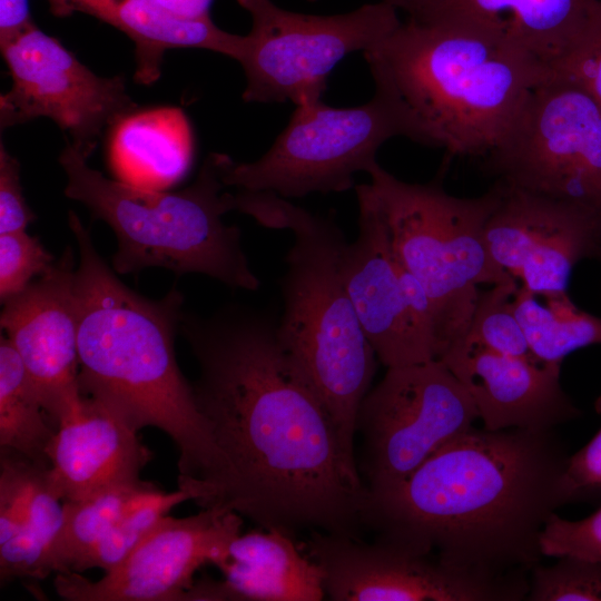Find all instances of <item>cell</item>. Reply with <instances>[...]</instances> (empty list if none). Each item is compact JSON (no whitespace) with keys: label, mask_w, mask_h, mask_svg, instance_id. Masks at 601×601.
<instances>
[{"label":"cell","mask_w":601,"mask_h":601,"mask_svg":"<svg viewBox=\"0 0 601 601\" xmlns=\"http://www.w3.org/2000/svg\"><path fill=\"white\" fill-rule=\"evenodd\" d=\"M277 323L242 306L180 317L199 368L195 401L227 463L210 506L295 540L304 531L362 538L367 487Z\"/></svg>","instance_id":"cell-1"},{"label":"cell","mask_w":601,"mask_h":601,"mask_svg":"<svg viewBox=\"0 0 601 601\" xmlns=\"http://www.w3.org/2000/svg\"><path fill=\"white\" fill-rule=\"evenodd\" d=\"M569 455L553 430L472 427L398 485L368 492L365 529L459 569L530 573L546 521L569 503Z\"/></svg>","instance_id":"cell-2"},{"label":"cell","mask_w":601,"mask_h":601,"mask_svg":"<svg viewBox=\"0 0 601 601\" xmlns=\"http://www.w3.org/2000/svg\"><path fill=\"white\" fill-rule=\"evenodd\" d=\"M68 224L79 252L80 392L112 406L137 432L154 426L170 436L179 451L178 489L205 504L220 490L227 463L176 359L183 295L174 288L152 300L135 293L101 258L73 211Z\"/></svg>","instance_id":"cell-3"},{"label":"cell","mask_w":601,"mask_h":601,"mask_svg":"<svg viewBox=\"0 0 601 601\" xmlns=\"http://www.w3.org/2000/svg\"><path fill=\"white\" fill-rule=\"evenodd\" d=\"M375 89L401 110L408 139L485 157L553 70L464 28L407 18L363 52Z\"/></svg>","instance_id":"cell-4"},{"label":"cell","mask_w":601,"mask_h":601,"mask_svg":"<svg viewBox=\"0 0 601 601\" xmlns=\"http://www.w3.org/2000/svg\"><path fill=\"white\" fill-rule=\"evenodd\" d=\"M233 199L235 210L294 235L282 279L279 338L331 416L348 470L361 477L354 454L356 418L378 358L343 278L344 233L333 218L313 214L275 193L238 189Z\"/></svg>","instance_id":"cell-5"},{"label":"cell","mask_w":601,"mask_h":601,"mask_svg":"<svg viewBox=\"0 0 601 601\" xmlns=\"http://www.w3.org/2000/svg\"><path fill=\"white\" fill-rule=\"evenodd\" d=\"M69 141L59 156L67 197L85 205L117 238L119 274L162 267L204 274L234 288L257 290L260 282L243 250L240 230L223 216L234 210L221 177L220 152L204 160L193 184L177 191L132 186L104 176Z\"/></svg>","instance_id":"cell-6"},{"label":"cell","mask_w":601,"mask_h":601,"mask_svg":"<svg viewBox=\"0 0 601 601\" xmlns=\"http://www.w3.org/2000/svg\"><path fill=\"white\" fill-rule=\"evenodd\" d=\"M366 173L397 262L423 285L435 312V355L464 338L480 285L515 280L491 259L484 227L500 187L456 197L434 181L407 183L377 161Z\"/></svg>","instance_id":"cell-7"},{"label":"cell","mask_w":601,"mask_h":601,"mask_svg":"<svg viewBox=\"0 0 601 601\" xmlns=\"http://www.w3.org/2000/svg\"><path fill=\"white\" fill-rule=\"evenodd\" d=\"M397 136L408 138L406 121L380 90L355 107L311 99L295 106L286 127L257 160L237 162L220 154L221 177L227 187L284 198L342 193L354 187L357 173L377 161L381 146Z\"/></svg>","instance_id":"cell-8"},{"label":"cell","mask_w":601,"mask_h":601,"mask_svg":"<svg viewBox=\"0 0 601 601\" xmlns=\"http://www.w3.org/2000/svg\"><path fill=\"white\" fill-rule=\"evenodd\" d=\"M236 1L252 19L238 59L246 102L296 106L322 98L341 60L366 51L401 23L398 10L383 0L327 16L289 11L273 0Z\"/></svg>","instance_id":"cell-9"},{"label":"cell","mask_w":601,"mask_h":601,"mask_svg":"<svg viewBox=\"0 0 601 601\" xmlns=\"http://www.w3.org/2000/svg\"><path fill=\"white\" fill-rule=\"evenodd\" d=\"M484 167L503 184L601 218V111L579 85L553 71Z\"/></svg>","instance_id":"cell-10"},{"label":"cell","mask_w":601,"mask_h":601,"mask_svg":"<svg viewBox=\"0 0 601 601\" xmlns=\"http://www.w3.org/2000/svg\"><path fill=\"white\" fill-rule=\"evenodd\" d=\"M477 418L470 394L441 361L387 367L363 398L356 418L368 492L405 481Z\"/></svg>","instance_id":"cell-11"},{"label":"cell","mask_w":601,"mask_h":601,"mask_svg":"<svg viewBox=\"0 0 601 601\" xmlns=\"http://www.w3.org/2000/svg\"><path fill=\"white\" fill-rule=\"evenodd\" d=\"M0 50L12 81L0 96L1 131L49 118L90 157L106 131L140 108L124 76L96 75L36 23L0 42Z\"/></svg>","instance_id":"cell-12"},{"label":"cell","mask_w":601,"mask_h":601,"mask_svg":"<svg viewBox=\"0 0 601 601\" xmlns=\"http://www.w3.org/2000/svg\"><path fill=\"white\" fill-rule=\"evenodd\" d=\"M298 543L333 601H520L529 592L528 573L463 570L377 539L313 531Z\"/></svg>","instance_id":"cell-13"},{"label":"cell","mask_w":601,"mask_h":601,"mask_svg":"<svg viewBox=\"0 0 601 601\" xmlns=\"http://www.w3.org/2000/svg\"><path fill=\"white\" fill-rule=\"evenodd\" d=\"M242 524L239 513L218 505L186 518L165 515L101 579L57 573L56 591L70 601H183L200 566L227 558Z\"/></svg>","instance_id":"cell-14"},{"label":"cell","mask_w":601,"mask_h":601,"mask_svg":"<svg viewBox=\"0 0 601 601\" xmlns=\"http://www.w3.org/2000/svg\"><path fill=\"white\" fill-rule=\"evenodd\" d=\"M496 183L500 196L484 227L491 259L536 297L568 294L573 268L584 259H601V218Z\"/></svg>","instance_id":"cell-15"},{"label":"cell","mask_w":601,"mask_h":601,"mask_svg":"<svg viewBox=\"0 0 601 601\" xmlns=\"http://www.w3.org/2000/svg\"><path fill=\"white\" fill-rule=\"evenodd\" d=\"M76 266L68 246L51 269L3 304L1 328L56 426L80 403Z\"/></svg>","instance_id":"cell-16"},{"label":"cell","mask_w":601,"mask_h":601,"mask_svg":"<svg viewBox=\"0 0 601 601\" xmlns=\"http://www.w3.org/2000/svg\"><path fill=\"white\" fill-rule=\"evenodd\" d=\"M358 234L346 243L343 278L361 327L378 361L387 367L435 359L430 337L405 297L385 223L370 184L355 186Z\"/></svg>","instance_id":"cell-17"},{"label":"cell","mask_w":601,"mask_h":601,"mask_svg":"<svg viewBox=\"0 0 601 601\" xmlns=\"http://www.w3.org/2000/svg\"><path fill=\"white\" fill-rule=\"evenodd\" d=\"M436 359L467 391L486 430H553L580 416L561 385V365L501 354L463 339Z\"/></svg>","instance_id":"cell-18"},{"label":"cell","mask_w":601,"mask_h":601,"mask_svg":"<svg viewBox=\"0 0 601 601\" xmlns=\"http://www.w3.org/2000/svg\"><path fill=\"white\" fill-rule=\"evenodd\" d=\"M398 10L485 36L552 69L601 19V0H405Z\"/></svg>","instance_id":"cell-19"},{"label":"cell","mask_w":601,"mask_h":601,"mask_svg":"<svg viewBox=\"0 0 601 601\" xmlns=\"http://www.w3.org/2000/svg\"><path fill=\"white\" fill-rule=\"evenodd\" d=\"M137 433L112 406L82 395L48 449L51 493L60 501L79 500L139 481L152 453Z\"/></svg>","instance_id":"cell-20"},{"label":"cell","mask_w":601,"mask_h":601,"mask_svg":"<svg viewBox=\"0 0 601 601\" xmlns=\"http://www.w3.org/2000/svg\"><path fill=\"white\" fill-rule=\"evenodd\" d=\"M56 17L89 14L124 32L135 45L137 83L150 86L161 75L165 53L171 49H204L236 61L245 36L220 29L211 19L179 17L157 0H47Z\"/></svg>","instance_id":"cell-21"},{"label":"cell","mask_w":601,"mask_h":601,"mask_svg":"<svg viewBox=\"0 0 601 601\" xmlns=\"http://www.w3.org/2000/svg\"><path fill=\"white\" fill-rule=\"evenodd\" d=\"M217 568L226 600L321 601L323 572L297 540L277 530L239 534Z\"/></svg>","instance_id":"cell-22"},{"label":"cell","mask_w":601,"mask_h":601,"mask_svg":"<svg viewBox=\"0 0 601 601\" xmlns=\"http://www.w3.org/2000/svg\"><path fill=\"white\" fill-rule=\"evenodd\" d=\"M107 154L117 180L141 188L167 189L189 170L193 129L180 108H138L108 130Z\"/></svg>","instance_id":"cell-23"},{"label":"cell","mask_w":601,"mask_h":601,"mask_svg":"<svg viewBox=\"0 0 601 601\" xmlns=\"http://www.w3.org/2000/svg\"><path fill=\"white\" fill-rule=\"evenodd\" d=\"M160 491L155 484L139 480L83 499L63 501L62 523L42 559L38 580L53 572L69 573L73 563L125 514Z\"/></svg>","instance_id":"cell-24"},{"label":"cell","mask_w":601,"mask_h":601,"mask_svg":"<svg viewBox=\"0 0 601 601\" xmlns=\"http://www.w3.org/2000/svg\"><path fill=\"white\" fill-rule=\"evenodd\" d=\"M37 390L18 353L0 338V447L12 450L36 464L50 467L51 427Z\"/></svg>","instance_id":"cell-25"},{"label":"cell","mask_w":601,"mask_h":601,"mask_svg":"<svg viewBox=\"0 0 601 601\" xmlns=\"http://www.w3.org/2000/svg\"><path fill=\"white\" fill-rule=\"evenodd\" d=\"M513 305L530 348L541 362L561 365L572 352L601 344V317L577 307L568 294L540 303L519 286Z\"/></svg>","instance_id":"cell-26"},{"label":"cell","mask_w":601,"mask_h":601,"mask_svg":"<svg viewBox=\"0 0 601 601\" xmlns=\"http://www.w3.org/2000/svg\"><path fill=\"white\" fill-rule=\"evenodd\" d=\"M48 469L36 465L24 523L14 538L0 545L2 585L14 579L38 580L42 559L61 526L63 506L48 486Z\"/></svg>","instance_id":"cell-27"},{"label":"cell","mask_w":601,"mask_h":601,"mask_svg":"<svg viewBox=\"0 0 601 601\" xmlns=\"http://www.w3.org/2000/svg\"><path fill=\"white\" fill-rule=\"evenodd\" d=\"M519 286L512 280L480 290L463 341L501 354L540 361L532 353L514 311L513 299Z\"/></svg>","instance_id":"cell-28"},{"label":"cell","mask_w":601,"mask_h":601,"mask_svg":"<svg viewBox=\"0 0 601 601\" xmlns=\"http://www.w3.org/2000/svg\"><path fill=\"white\" fill-rule=\"evenodd\" d=\"M188 500L189 495L179 489L171 493L160 491L125 514L73 563L69 573H81L92 568L110 571L135 549L162 516L167 515L171 508Z\"/></svg>","instance_id":"cell-29"},{"label":"cell","mask_w":601,"mask_h":601,"mask_svg":"<svg viewBox=\"0 0 601 601\" xmlns=\"http://www.w3.org/2000/svg\"><path fill=\"white\" fill-rule=\"evenodd\" d=\"M526 601H601V562L556 558L530 572Z\"/></svg>","instance_id":"cell-30"},{"label":"cell","mask_w":601,"mask_h":601,"mask_svg":"<svg viewBox=\"0 0 601 601\" xmlns=\"http://www.w3.org/2000/svg\"><path fill=\"white\" fill-rule=\"evenodd\" d=\"M53 255L26 230L0 234V298L4 303L23 292L36 276L53 266Z\"/></svg>","instance_id":"cell-31"},{"label":"cell","mask_w":601,"mask_h":601,"mask_svg":"<svg viewBox=\"0 0 601 601\" xmlns=\"http://www.w3.org/2000/svg\"><path fill=\"white\" fill-rule=\"evenodd\" d=\"M36 465L39 464L0 447V545L14 538L24 523Z\"/></svg>","instance_id":"cell-32"},{"label":"cell","mask_w":601,"mask_h":601,"mask_svg":"<svg viewBox=\"0 0 601 601\" xmlns=\"http://www.w3.org/2000/svg\"><path fill=\"white\" fill-rule=\"evenodd\" d=\"M540 549L544 558L571 556L601 562V505L577 521L552 514L541 533Z\"/></svg>","instance_id":"cell-33"},{"label":"cell","mask_w":601,"mask_h":601,"mask_svg":"<svg viewBox=\"0 0 601 601\" xmlns=\"http://www.w3.org/2000/svg\"><path fill=\"white\" fill-rule=\"evenodd\" d=\"M552 70L579 85L601 111V19Z\"/></svg>","instance_id":"cell-34"},{"label":"cell","mask_w":601,"mask_h":601,"mask_svg":"<svg viewBox=\"0 0 601 601\" xmlns=\"http://www.w3.org/2000/svg\"><path fill=\"white\" fill-rule=\"evenodd\" d=\"M594 410L601 415V394L594 401ZM563 484L569 503L601 496V427L585 445L569 455Z\"/></svg>","instance_id":"cell-35"},{"label":"cell","mask_w":601,"mask_h":601,"mask_svg":"<svg viewBox=\"0 0 601 601\" xmlns=\"http://www.w3.org/2000/svg\"><path fill=\"white\" fill-rule=\"evenodd\" d=\"M36 216L20 181V162L0 141V234L26 230Z\"/></svg>","instance_id":"cell-36"},{"label":"cell","mask_w":601,"mask_h":601,"mask_svg":"<svg viewBox=\"0 0 601 601\" xmlns=\"http://www.w3.org/2000/svg\"><path fill=\"white\" fill-rule=\"evenodd\" d=\"M33 23L29 0H0V42L16 37Z\"/></svg>","instance_id":"cell-37"},{"label":"cell","mask_w":601,"mask_h":601,"mask_svg":"<svg viewBox=\"0 0 601 601\" xmlns=\"http://www.w3.org/2000/svg\"><path fill=\"white\" fill-rule=\"evenodd\" d=\"M170 12L187 19L210 17L213 0H157Z\"/></svg>","instance_id":"cell-38"},{"label":"cell","mask_w":601,"mask_h":601,"mask_svg":"<svg viewBox=\"0 0 601 601\" xmlns=\"http://www.w3.org/2000/svg\"><path fill=\"white\" fill-rule=\"evenodd\" d=\"M309 1H315V0H309ZM392 6H394L397 10H398V7L405 1V0H383Z\"/></svg>","instance_id":"cell-39"}]
</instances>
